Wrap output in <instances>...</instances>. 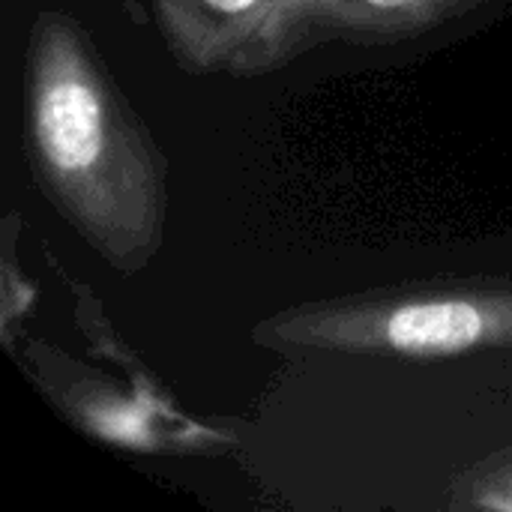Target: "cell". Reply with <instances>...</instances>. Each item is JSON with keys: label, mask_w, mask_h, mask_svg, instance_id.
<instances>
[{"label": "cell", "mask_w": 512, "mask_h": 512, "mask_svg": "<svg viewBox=\"0 0 512 512\" xmlns=\"http://www.w3.org/2000/svg\"><path fill=\"white\" fill-rule=\"evenodd\" d=\"M366 3L381 6V9H399V6H411V3H417V0H366Z\"/></svg>", "instance_id": "obj_4"}, {"label": "cell", "mask_w": 512, "mask_h": 512, "mask_svg": "<svg viewBox=\"0 0 512 512\" xmlns=\"http://www.w3.org/2000/svg\"><path fill=\"white\" fill-rule=\"evenodd\" d=\"M486 315L468 300L411 303L384 324V339L405 354H453L480 342Z\"/></svg>", "instance_id": "obj_2"}, {"label": "cell", "mask_w": 512, "mask_h": 512, "mask_svg": "<svg viewBox=\"0 0 512 512\" xmlns=\"http://www.w3.org/2000/svg\"><path fill=\"white\" fill-rule=\"evenodd\" d=\"M207 6H213V9H219V12H246V9H252L258 0H204Z\"/></svg>", "instance_id": "obj_3"}, {"label": "cell", "mask_w": 512, "mask_h": 512, "mask_svg": "<svg viewBox=\"0 0 512 512\" xmlns=\"http://www.w3.org/2000/svg\"><path fill=\"white\" fill-rule=\"evenodd\" d=\"M33 135L57 177H87L105 153V102L99 87L69 60L45 63L33 99Z\"/></svg>", "instance_id": "obj_1"}]
</instances>
